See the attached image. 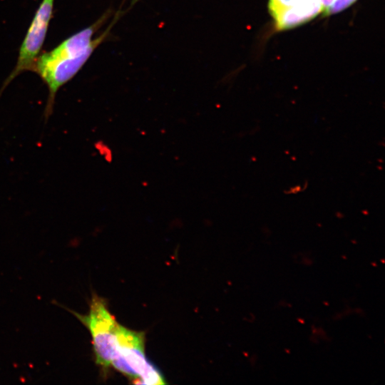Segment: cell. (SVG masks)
<instances>
[{"mask_svg":"<svg viewBox=\"0 0 385 385\" xmlns=\"http://www.w3.org/2000/svg\"><path fill=\"white\" fill-rule=\"evenodd\" d=\"M71 312L88 330L91 337L95 362L106 373L111 366L115 353V336L118 325L108 309L107 301L96 294H93L88 313L81 314L73 311Z\"/></svg>","mask_w":385,"mask_h":385,"instance_id":"cell-3","label":"cell"},{"mask_svg":"<svg viewBox=\"0 0 385 385\" xmlns=\"http://www.w3.org/2000/svg\"><path fill=\"white\" fill-rule=\"evenodd\" d=\"M55 0H42L36 10L19 48L16 66L0 89V95L19 75L32 71L44 43L49 23L53 16Z\"/></svg>","mask_w":385,"mask_h":385,"instance_id":"cell-4","label":"cell"},{"mask_svg":"<svg viewBox=\"0 0 385 385\" xmlns=\"http://www.w3.org/2000/svg\"><path fill=\"white\" fill-rule=\"evenodd\" d=\"M145 334L118 324L115 336V353L111 366L135 383L157 385L165 381L160 371L145 356Z\"/></svg>","mask_w":385,"mask_h":385,"instance_id":"cell-2","label":"cell"},{"mask_svg":"<svg viewBox=\"0 0 385 385\" xmlns=\"http://www.w3.org/2000/svg\"><path fill=\"white\" fill-rule=\"evenodd\" d=\"M356 0H334L332 6L329 8L325 15L336 14L339 13L350 6H351Z\"/></svg>","mask_w":385,"mask_h":385,"instance_id":"cell-7","label":"cell"},{"mask_svg":"<svg viewBox=\"0 0 385 385\" xmlns=\"http://www.w3.org/2000/svg\"><path fill=\"white\" fill-rule=\"evenodd\" d=\"M111 14V10H108L93 24L69 36L36 58L32 71L41 78L48 91L43 111L45 121L53 113L56 96L59 88L78 73L96 48L108 38L113 25L122 15L121 12L115 14L113 21L106 30L93 38Z\"/></svg>","mask_w":385,"mask_h":385,"instance_id":"cell-1","label":"cell"},{"mask_svg":"<svg viewBox=\"0 0 385 385\" xmlns=\"http://www.w3.org/2000/svg\"><path fill=\"white\" fill-rule=\"evenodd\" d=\"M302 0H269L268 10L272 17L283 10L292 7Z\"/></svg>","mask_w":385,"mask_h":385,"instance_id":"cell-6","label":"cell"},{"mask_svg":"<svg viewBox=\"0 0 385 385\" xmlns=\"http://www.w3.org/2000/svg\"><path fill=\"white\" fill-rule=\"evenodd\" d=\"M323 12L319 0H302L272 17L277 31H285L300 26Z\"/></svg>","mask_w":385,"mask_h":385,"instance_id":"cell-5","label":"cell"}]
</instances>
